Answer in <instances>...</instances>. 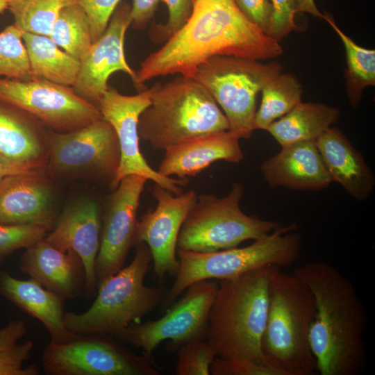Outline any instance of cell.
<instances>
[{
    "label": "cell",
    "instance_id": "f1b7e54d",
    "mask_svg": "<svg viewBox=\"0 0 375 375\" xmlns=\"http://www.w3.org/2000/svg\"><path fill=\"white\" fill-rule=\"evenodd\" d=\"M325 19L340 38L346 52L347 89L351 105L356 108L358 105L362 90L375 85V51L358 45L344 33L336 25L333 18L325 13Z\"/></svg>",
    "mask_w": 375,
    "mask_h": 375
},
{
    "label": "cell",
    "instance_id": "cb8c5ba5",
    "mask_svg": "<svg viewBox=\"0 0 375 375\" xmlns=\"http://www.w3.org/2000/svg\"><path fill=\"white\" fill-rule=\"evenodd\" d=\"M316 145L333 182L340 183L355 199H367L375 187L374 174L342 132L331 127Z\"/></svg>",
    "mask_w": 375,
    "mask_h": 375
},
{
    "label": "cell",
    "instance_id": "d590c367",
    "mask_svg": "<svg viewBox=\"0 0 375 375\" xmlns=\"http://www.w3.org/2000/svg\"><path fill=\"white\" fill-rule=\"evenodd\" d=\"M33 348L31 340L0 351V375H38L40 370L37 365H29L24 367L23 363L31 357Z\"/></svg>",
    "mask_w": 375,
    "mask_h": 375
},
{
    "label": "cell",
    "instance_id": "5b68a950",
    "mask_svg": "<svg viewBox=\"0 0 375 375\" xmlns=\"http://www.w3.org/2000/svg\"><path fill=\"white\" fill-rule=\"evenodd\" d=\"M136 245L131 263L98 284L96 299L87 310L65 312L70 333L118 338L163 302L168 290L144 283L152 261L150 250L145 243Z\"/></svg>",
    "mask_w": 375,
    "mask_h": 375
},
{
    "label": "cell",
    "instance_id": "ac0fdd59",
    "mask_svg": "<svg viewBox=\"0 0 375 375\" xmlns=\"http://www.w3.org/2000/svg\"><path fill=\"white\" fill-rule=\"evenodd\" d=\"M49 128L0 101V162L14 174L46 172Z\"/></svg>",
    "mask_w": 375,
    "mask_h": 375
},
{
    "label": "cell",
    "instance_id": "ab89813d",
    "mask_svg": "<svg viewBox=\"0 0 375 375\" xmlns=\"http://www.w3.org/2000/svg\"><path fill=\"white\" fill-rule=\"evenodd\" d=\"M244 16L269 35L272 15L270 0H234Z\"/></svg>",
    "mask_w": 375,
    "mask_h": 375
},
{
    "label": "cell",
    "instance_id": "7c38bea8",
    "mask_svg": "<svg viewBox=\"0 0 375 375\" xmlns=\"http://www.w3.org/2000/svg\"><path fill=\"white\" fill-rule=\"evenodd\" d=\"M0 101L14 106L48 128L70 132L103 118L97 106L78 95L72 87L31 77H0Z\"/></svg>",
    "mask_w": 375,
    "mask_h": 375
},
{
    "label": "cell",
    "instance_id": "7402d4cb",
    "mask_svg": "<svg viewBox=\"0 0 375 375\" xmlns=\"http://www.w3.org/2000/svg\"><path fill=\"white\" fill-rule=\"evenodd\" d=\"M239 138L229 130L201 135L172 145L165 151L159 174L178 178L195 176L217 160L238 163L244 158Z\"/></svg>",
    "mask_w": 375,
    "mask_h": 375
},
{
    "label": "cell",
    "instance_id": "30bf717a",
    "mask_svg": "<svg viewBox=\"0 0 375 375\" xmlns=\"http://www.w3.org/2000/svg\"><path fill=\"white\" fill-rule=\"evenodd\" d=\"M48 375H159L151 356L138 355L113 336L73 334L51 341L42 356Z\"/></svg>",
    "mask_w": 375,
    "mask_h": 375
},
{
    "label": "cell",
    "instance_id": "ffe728a7",
    "mask_svg": "<svg viewBox=\"0 0 375 375\" xmlns=\"http://www.w3.org/2000/svg\"><path fill=\"white\" fill-rule=\"evenodd\" d=\"M53 194L46 172L10 174L0 181V224L56 222Z\"/></svg>",
    "mask_w": 375,
    "mask_h": 375
},
{
    "label": "cell",
    "instance_id": "8d00e7d4",
    "mask_svg": "<svg viewBox=\"0 0 375 375\" xmlns=\"http://www.w3.org/2000/svg\"><path fill=\"white\" fill-rule=\"evenodd\" d=\"M212 375H283L273 367L244 358L215 357L210 369Z\"/></svg>",
    "mask_w": 375,
    "mask_h": 375
},
{
    "label": "cell",
    "instance_id": "60d3db41",
    "mask_svg": "<svg viewBox=\"0 0 375 375\" xmlns=\"http://www.w3.org/2000/svg\"><path fill=\"white\" fill-rule=\"evenodd\" d=\"M160 0H133L131 6V24L136 30H143L154 16Z\"/></svg>",
    "mask_w": 375,
    "mask_h": 375
},
{
    "label": "cell",
    "instance_id": "484cf974",
    "mask_svg": "<svg viewBox=\"0 0 375 375\" xmlns=\"http://www.w3.org/2000/svg\"><path fill=\"white\" fill-rule=\"evenodd\" d=\"M340 109L321 103H299L267 128L281 145L316 142L340 117Z\"/></svg>",
    "mask_w": 375,
    "mask_h": 375
},
{
    "label": "cell",
    "instance_id": "e0dca14e",
    "mask_svg": "<svg viewBox=\"0 0 375 375\" xmlns=\"http://www.w3.org/2000/svg\"><path fill=\"white\" fill-rule=\"evenodd\" d=\"M131 24V5L119 3L104 33L80 60L79 73L72 88L78 95L97 107L114 72L127 74L136 84V72L126 62L124 51L125 33Z\"/></svg>",
    "mask_w": 375,
    "mask_h": 375
},
{
    "label": "cell",
    "instance_id": "d6a6232c",
    "mask_svg": "<svg viewBox=\"0 0 375 375\" xmlns=\"http://www.w3.org/2000/svg\"><path fill=\"white\" fill-rule=\"evenodd\" d=\"M216 355L206 338L188 342L178 349L176 375H209Z\"/></svg>",
    "mask_w": 375,
    "mask_h": 375
},
{
    "label": "cell",
    "instance_id": "3957f363",
    "mask_svg": "<svg viewBox=\"0 0 375 375\" xmlns=\"http://www.w3.org/2000/svg\"><path fill=\"white\" fill-rule=\"evenodd\" d=\"M271 267L220 280L206 338L216 357L244 358L266 365L261 340L267 318Z\"/></svg>",
    "mask_w": 375,
    "mask_h": 375
},
{
    "label": "cell",
    "instance_id": "74e56055",
    "mask_svg": "<svg viewBox=\"0 0 375 375\" xmlns=\"http://www.w3.org/2000/svg\"><path fill=\"white\" fill-rule=\"evenodd\" d=\"M76 1L88 15L93 43L104 33L121 0H76Z\"/></svg>",
    "mask_w": 375,
    "mask_h": 375
},
{
    "label": "cell",
    "instance_id": "d4e9b609",
    "mask_svg": "<svg viewBox=\"0 0 375 375\" xmlns=\"http://www.w3.org/2000/svg\"><path fill=\"white\" fill-rule=\"evenodd\" d=\"M0 294L43 324L51 341L66 340L73 334L64 324V299L47 289L37 280L17 279L8 272L0 271Z\"/></svg>",
    "mask_w": 375,
    "mask_h": 375
},
{
    "label": "cell",
    "instance_id": "9c48e42d",
    "mask_svg": "<svg viewBox=\"0 0 375 375\" xmlns=\"http://www.w3.org/2000/svg\"><path fill=\"white\" fill-rule=\"evenodd\" d=\"M282 66L272 62L215 56L201 63L193 78L212 96L224 111L229 131L239 139L250 138L254 129L256 98Z\"/></svg>",
    "mask_w": 375,
    "mask_h": 375
},
{
    "label": "cell",
    "instance_id": "b9f144b4",
    "mask_svg": "<svg viewBox=\"0 0 375 375\" xmlns=\"http://www.w3.org/2000/svg\"><path fill=\"white\" fill-rule=\"evenodd\" d=\"M27 331L26 324L21 319L12 320L0 329V351L17 344Z\"/></svg>",
    "mask_w": 375,
    "mask_h": 375
},
{
    "label": "cell",
    "instance_id": "8fae6325",
    "mask_svg": "<svg viewBox=\"0 0 375 375\" xmlns=\"http://www.w3.org/2000/svg\"><path fill=\"white\" fill-rule=\"evenodd\" d=\"M120 149L116 133L103 117L77 130H49L48 176L76 178L116 174Z\"/></svg>",
    "mask_w": 375,
    "mask_h": 375
},
{
    "label": "cell",
    "instance_id": "d6986e66",
    "mask_svg": "<svg viewBox=\"0 0 375 375\" xmlns=\"http://www.w3.org/2000/svg\"><path fill=\"white\" fill-rule=\"evenodd\" d=\"M101 223L98 206L83 199L67 206L44 239L53 247L76 254L83 265L85 298L93 297L97 289L95 265L100 247Z\"/></svg>",
    "mask_w": 375,
    "mask_h": 375
},
{
    "label": "cell",
    "instance_id": "44dd1931",
    "mask_svg": "<svg viewBox=\"0 0 375 375\" xmlns=\"http://www.w3.org/2000/svg\"><path fill=\"white\" fill-rule=\"evenodd\" d=\"M260 169L271 188L317 191L328 188L333 182L316 142L283 146L279 153L262 163Z\"/></svg>",
    "mask_w": 375,
    "mask_h": 375
},
{
    "label": "cell",
    "instance_id": "83f0119b",
    "mask_svg": "<svg viewBox=\"0 0 375 375\" xmlns=\"http://www.w3.org/2000/svg\"><path fill=\"white\" fill-rule=\"evenodd\" d=\"M261 92L262 101L256 113L254 129L266 131L272 122L301 102L303 88L294 75L281 73L266 83Z\"/></svg>",
    "mask_w": 375,
    "mask_h": 375
},
{
    "label": "cell",
    "instance_id": "4dcf8cb0",
    "mask_svg": "<svg viewBox=\"0 0 375 375\" xmlns=\"http://www.w3.org/2000/svg\"><path fill=\"white\" fill-rule=\"evenodd\" d=\"M14 24L22 32L49 36L59 12L76 0H7Z\"/></svg>",
    "mask_w": 375,
    "mask_h": 375
},
{
    "label": "cell",
    "instance_id": "9a60e30c",
    "mask_svg": "<svg viewBox=\"0 0 375 375\" xmlns=\"http://www.w3.org/2000/svg\"><path fill=\"white\" fill-rule=\"evenodd\" d=\"M152 194L157 204L138 221L136 244L145 243L148 246L153 274L158 279L166 275L175 277L179 267L176 258L178 234L197 194L192 190L174 194L156 183Z\"/></svg>",
    "mask_w": 375,
    "mask_h": 375
},
{
    "label": "cell",
    "instance_id": "52a82bcc",
    "mask_svg": "<svg viewBox=\"0 0 375 375\" xmlns=\"http://www.w3.org/2000/svg\"><path fill=\"white\" fill-rule=\"evenodd\" d=\"M297 225L280 226L251 244L213 252L177 249L179 267L171 289L162 303L171 305L185 290L202 280L228 279L266 266L290 267L300 255L302 239Z\"/></svg>",
    "mask_w": 375,
    "mask_h": 375
},
{
    "label": "cell",
    "instance_id": "ee69618b",
    "mask_svg": "<svg viewBox=\"0 0 375 375\" xmlns=\"http://www.w3.org/2000/svg\"><path fill=\"white\" fill-rule=\"evenodd\" d=\"M10 174H15L7 167H6L2 163L0 162V181L2 180L6 176Z\"/></svg>",
    "mask_w": 375,
    "mask_h": 375
},
{
    "label": "cell",
    "instance_id": "8992f818",
    "mask_svg": "<svg viewBox=\"0 0 375 375\" xmlns=\"http://www.w3.org/2000/svg\"><path fill=\"white\" fill-rule=\"evenodd\" d=\"M151 103L139 117L138 134L155 149L229 130L210 93L194 78L179 75L151 87Z\"/></svg>",
    "mask_w": 375,
    "mask_h": 375
},
{
    "label": "cell",
    "instance_id": "836d02e7",
    "mask_svg": "<svg viewBox=\"0 0 375 375\" xmlns=\"http://www.w3.org/2000/svg\"><path fill=\"white\" fill-rule=\"evenodd\" d=\"M49 230L35 224H0V261L13 251L42 240Z\"/></svg>",
    "mask_w": 375,
    "mask_h": 375
},
{
    "label": "cell",
    "instance_id": "4316f807",
    "mask_svg": "<svg viewBox=\"0 0 375 375\" xmlns=\"http://www.w3.org/2000/svg\"><path fill=\"white\" fill-rule=\"evenodd\" d=\"M31 77L73 87L76 81L81 61L47 35L23 32Z\"/></svg>",
    "mask_w": 375,
    "mask_h": 375
},
{
    "label": "cell",
    "instance_id": "7bdbcfd3",
    "mask_svg": "<svg viewBox=\"0 0 375 375\" xmlns=\"http://www.w3.org/2000/svg\"><path fill=\"white\" fill-rule=\"evenodd\" d=\"M298 11L323 19V14L317 9L314 0H297Z\"/></svg>",
    "mask_w": 375,
    "mask_h": 375
},
{
    "label": "cell",
    "instance_id": "4fadbf2b",
    "mask_svg": "<svg viewBox=\"0 0 375 375\" xmlns=\"http://www.w3.org/2000/svg\"><path fill=\"white\" fill-rule=\"evenodd\" d=\"M218 288L213 280H202L188 286L162 317L128 327L118 337L123 342L140 349L151 356L164 340H170L169 349L197 338H206L208 315Z\"/></svg>",
    "mask_w": 375,
    "mask_h": 375
},
{
    "label": "cell",
    "instance_id": "f546056e",
    "mask_svg": "<svg viewBox=\"0 0 375 375\" xmlns=\"http://www.w3.org/2000/svg\"><path fill=\"white\" fill-rule=\"evenodd\" d=\"M49 37L59 47L81 60L92 44L90 22L84 9L77 2L62 8Z\"/></svg>",
    "mask_w": 375,
    "mask_h": 375
},
{
    "label": "cell",
    "instance_id": "2e32d148",
    "mask_svg": "<svg viewBox=\"0 0 375 375\" xmlns=\"http://www.w3.org/2000/svg\"><path fill=\"white\" fill-rule=\"evenodd\" d=\"M147 179L139 175L123 178L110 196L101 224L95 273L98 284L124 267L136 244L137 212Z\"/></svg>",
    "mask_w": 375,
    "mask_h": 375
},
{
    "label": "cell",
    "instance_id": "6da1fadb",
    "mask_svg": "<svg viewBox=\"0 0 375 375\" xmlns=\"http://www.w3.org/2000/svg\"><path fill=\"white\" fill-rule=\"evenodd\" d=\"M279 42L262 32L240 12L234 0H193L185 24L136 72L135 86L169 74L194 77L197 67L215 56L266 60L283 53Z\"/></svg>",
    "mask_w": 375,
    "mask_h": 375
},
{
    "label": "cell",
    "instance_id": "e575fe53",
    "mask_svg": "<svg viewBox=\"0 0 375 375\" xmlns=\"http://www.w3.org/2000/svg\"><path fill=\"white\" fill-rule=\"evenodd\" d=\"M168 8V19L165 24H153L149 33L155 42H163L178 31L190 17L193 7V0H161Z\"/></svg>",
    "mask_w": 375,
    "mask_h": 375
},
{
    "label": "cell",
    "instance_id": "1f68e13d",
    "mask_svg": "<svg viewBox=\"0 0 375 375\" xmlns=\"http://www.w3.org/2000/svg\"><path fill=\"white\" fill-rule=\"evenodd\" d=\"M22 33L14 24L0 32V77L19 80L31 78Z\"/></svg>",
    "mask_w": 375,
    "mask_h": 375
},
{
    "label": "cell",
    "instance_id": "603a6c76",
    "mask_svg": "<svg viewBox=\"0 0 375 375\" xmlns=\"http://www.w3.org/2000/svg\"><path fill=\"white\" fill-rule=\"evenodd\" d=\"M20 270L64 299L83 294L85 271L79 257L64 252L44 238L26 249Z\"/></svg>",
    "mask_w": 375,
    "mask_h": 375
},
{
    "label": "cell",
    "instance_id": "f6af8a7d",
    "mask_svg": "<svg viewBox=\"0 0 375 375\" xmlns=\"http://www.w3.org/2000/svg\"><path fill=\"white\" fill-rule=\"evenodd\" d=\"M7 0H0V14L7 10Z\"/></svg>",
    "mask_w": 375,
    "mask_h": 375
},
{
    "label": "cell",
    "instance_id": "ba28073f",
    "mask_svg": "<svg viewBox=\"0 0 375 375\" xmlns=\"http://www.w3.org/2000/svg\"><path fill=\"white\" fill-rule=\"evenodd\" d=\"M242 184L235 183L226 196L203 194L197 200L181 228L177 249L213 252L238 247L248 240H257L281 224L245 214L240 202Z\"/></svg>",
    "mask_w": 375,
    "mask_h": 375
},
{
    "label": "cell",
    "instance_id": "5bb4252c",
    "mask_svg": "<svg viewBox=\"0 0 375 375\" xmlns=\"http://www.w3.org/2000/svg\"><path fill=\"white\" fill-rule=\"evenodd\" d=\"M151 92L150 88L135 95H124L108 86L99 103L103 117L116 133L120 149L119 165L111 181V187L115 189L123 178L135 174L178 194L183 192L187 179L161 175L147 163L140 150L139 117L151 103Z\"/></svg>",
    "mask_w": 375,
    "mask_h": 375
},
{
    "label": "cell",
    "instance_id": "277c9868",
    "mask_svg": "<svg viewBox=\"0 0 375 375\" xmlns=\"http://www.w3.org/2000/svg\"><path fill=\"white\" fill-rule=\"evenodd\" d=\"M268 312L261 340L265 363L283 375H312L316 371L309 331L315 313L313 294L296 276L272 266Z\"/></svg>",
    "mask_w": 375,
    "mask_h": 375
},
{
    "label": "cell",
    "instance_id": "7a4b0ae2",
    "mask_svg": "<svg viewBox=\"0 0 375 375\" xmlns=\"http://www.w3.org/2000/svg\"><path fill=\"white\" fill-rule=\"evenodd\" d=\"M312 292L315 313L309 341L321 375H358L367 365V315L351 282L336 267L315 261L292 273Z\"/></svg>",
    "mask_w": 375,
    "mask_h": 375
},
{
    "label": "cell",
    "instance_id": "f35d334b",
    "mask_svg": "<svg viewBox=\"0 0 375 375\" xmlns=\"http://www.w3.org/2000/svg\"><path fill=\"white\" fill-rule=\"evenodd\" d=\"M272 5L269 36L280 42L297 29L294 16L298 11L297 0H270Z\"/></svg>",
    "mask_w": 375,
    "mask_h": 375
}]
</instances>
